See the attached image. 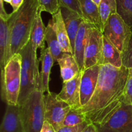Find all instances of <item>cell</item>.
Wrapping results in <instances>:
<instances>
[{
  "instance_id": "cell-1",
  "label": "cell",
  "mask_w": 132,
  "mask_h": 132,
  "mask_svg": "<svg viewBox=\"0 0 132 132\" xmlns=\"http://www.w3.org/2000/svg\"><path fill=\"white\" fill-rule=\"evenodd\" d=\"M130 69L101 65L96 89L90 100L80 109L95 126L105 122L125 102L124 91Z\"/></svg>"
},
{
  "instance_id": "cell-2",
  "label": "cell",
  "mask_w": 132,
  "mask_h": 132,
  "mask_svg": "<svg viewBox=\"0 0 132 132\" xmlns=\"http://www.w3.org/2000/svg\"><path fill=\"white\" fill-rule=\"evenodd\" d=\"M40 7L39 0H24L20 9L10 13V58L30 41V33Z\"/></svg>"
},
{
  "instance_id": "cell-3",
  "label": "cell",
  "mask_w": 132,
  "mask_h": 132,
  "mask_svg": "<svg viewBox=\"0 0 132 132\" xmlns=\"http://www.w3.org/2000/svg\"><path fill=\"white\" fill-rule=\"evenodd\" d=\"M43 93L41 85L19 106L24 132H39L41 130L45 120Z\"/></svg>"
},
{
  "instance_id": "cell-4",
  "label": "cell",
  "mask_w": 132,
  "mask_h": 132,
  "mask_svg": "<svg viewBox=\"0 0 132 132\" xmlns=\"http://www.w3.org/2000/svg\"><path fill=\"white\" fill-rule=\"evenodd\" d=\"M22 56L21 80L18 103L21 105L31 93L41 85V76L39 71V62H35L32 56L30 41L19 52Z\"/></svg>"
},
{
  "instance_id": "cell-5",
  "label": "cell",
  "mask_w": 132,
  "mask_h": 132,
  "mask_svg": "<svg viewBox=\"0 0 132 132\" xmlns=\"http://www.w3.org/2000/svg\"><path fill=\"white\" fill-rule=\"evenodd\" d=\"M22 56L14 54L5 66L1 75V98L7 105H18L21 89Z\"/></svg>"
},
{
  "instance_id": "cell-6",
  "label": "cell",
  "mask_w": 132,
  "mask_h": 132,
  "mask_svg": "<svg viewBox=\"0 0 132 132\" xmlns=\"http://www.w3.org/2000/svg\"><path fill=\"white\" fill-rule=\"evenodd\" d=\"M131 29L117 13L108 18L103 29V34L119 50L122 56L127 50Z\"/></svg>"
},
{
  "instance_id": "cell-7",
  "label": "cell",
  "mask_w": 132,
  "mask_h": 132,
  "mask_svg": "<svg viewBox=\"0 0 132 132\" xmlns=\"http://www.w3.org/2000/svg\"><path fill=\"white\" fill-rule=\"evenodd\" d=\"M95 126L97 132H132V104L124 102L105 122Z\"/></svg>"
},
{
  "instance_id": "cell-8",
  "label": "cell",
  "mask_w": 132,
  "mask_h": 132,
  "mask_svg": "<svg viewBox=\"0 0 132 132\" xmlns=\"http://www.w3.org/2000/svg\"><path fill=\"white\" fill-rule=\"evenodd\" d=\"M44 103L45 120L49 122L57 131L63 126L64 118L72 107L59 98L58 94L50 91L44 96Z\"/></svg>"
},
{
  "instance_id": "cell-9",
  "label": "cell",
  "mask_w": 132,
  "mask_h": 132,
  "mask_svg": "<svg viewBox=\"0 0 132 132\" xmlns=\"http://www.w3.org/2000/svg\"><path fill=\"white\" fill-rule=\"evenodd\" d=\"M103 47V33L94 27L91 29L84 54L82 71L95 65H100Z\"/></svg>"
},
{
  "instance_id": "cell-10",
  "label": "cell",
  "mask_w": 132,
  "mask_h": 132,
  "mask_svg": "<svg viewBox=\"0 0 132 132\" xmlns=\"http://www.w3.org/2000/svg\"><path fill=\"white\" fill-rule=\"evenodd\" d=\"M100 67V65H95L82 71L80 84L81 107L86 104L95 92L98 82Z\"/></svg>"
},
{
  "instance_id": "cell-11",
  "label": "cell",
  "mask_w": 132,
  "mask_h": 132,
  "mask_svg": "<svg viewBox=\"0 0 132 132\" xmlns=\"http://www.w3.org/2000/svg\"><path fill=\"white\" fill-rule=\"evenodd\" d=\"M82 71H80L74 78L63 82V88L58 97L68 103L72 108L79 109L81 107L80 100V84H81Z\"/></svg>"
},
{
  "instance_id": "cell-12",
  "label": "cell",
  "mask_w": 132,
  "mask_h": 132,
  "mask_svg": "<svg viewBox=\"0 0 132 132\" xmlns=\"http://www.w3.org/2000/svg\"><path fill=\"white\" fill-rule=\"evenodd\" d=\"M10 14L0 15V67L3 75L5 66L10 60V32L9 18Z\"/></svg>"
},
{
  "instance_id": "cell-13",
  "label": "cell",
  "mask_w": 132,
  "mask_h": 132,
  "mask_svg": "<svg viewBox=\"0 0 132 132\" xmlns=\"http://www.w3.org/2000/svg\"><path fill=\"white\" fill-rule=\"evenodd\" d=\"M0 132H24L19 105H7Z\"/></svg>"
},
{
  "instance_id": "cell-14",
  "label": "cell",
  "mask_w": 132,
  "mask_h": 132,
  "mask_svg": "<svg viewBox=\"0 0 132 132\" xmlns=\"http://www.w3.org/2000/svg\"><path fill=\"white\" fill-rule=\"evenodd\" d=\"M42 10L40 9L37 12L36 18L35 19L32 31L30 37V41L32 47V56L35 62H39L37 56V50L38 48L43 49L45 47V32H46V27L43 22L41 18V12Z\"/></svg>"
},
{
  "instance_id": "cell-15",
  "label": "cell",
  "mask_w": 132,
  "mask_h": 132,
  "mask_svg": "<svg viewBox=\"0 0 132 132\" xmlns=\"http://www.w3.org/2000/svg\"><path fill=\"white\" fill-rule=\"evenodd\" d=\"M95 26L85 21L81 24L77 33L74 43L73 56L78 63L81 71H82L84 63V54L86 44L88 41L90 32L92 28Z\"/></svg>"
},
{
  "instance_id": "cell-16",
  "label": "cell",
  "mask_w": 132,
  "mask_h": 132,
  "mask_svg": "<svg viewBox=\"0 0 132 132\" xmlns=\"http://www.w3.org/2000/svg\"><path fill=\"white\" fill-rule=\"evenodd\" d=\"M60 11L69 36L72 50H74V43L77 33L84 19L80 14L66 7H60Z\"/></svg>"
},
{
  "instance_id": "cell-17",
  "label": "cell",
  "mask_w": 132,
  "mask_h": 132,
  "mask_svg": "<svg viewBox=\"0 0 132 132\" xmlns=\"http://www.w3.org/2000/svg\"><path fill=\"white\" fill-rule=\"evenodd\" d=\"M84 20L94 25L97 28L103 32V25L99 13V6L92 0H78Z\"/></svg>"
},
{
  "instance_id": "cell-18",
  "label": "cell",
  "mask_w": 132,
  "mask_h": 132,
  "mask_svg": "<svg viewBox=\"0 0 132 132\" xmlns=\"http://www.w3.org/2000/svg\"><path fill=\"white\" fill-rule=\"evenodd\" d=\"M110 64L121 68L122 64V53L103 34V47L101 65Z\"/></svg>"
},
{
  "instance_id": "cell-19",
  "label": "cell",
  "mask_w": 132,
  "mask_h": 132,
  "mask_svg": "<svg viewBox=\"0 0 132 132\" xmlns=\"http://www.w3.org/2000/svg\"><path fill=\"white\" fill-rule=\"evenodd\" d=\"M57 63L60 67L61 76L63 82L74 78L81 71L74 56L70 53H64Z\"/></svg>"
},
{
  "instance_id": "cell-20",
  "label": "cell",
  "mask_w": 132,
  "mask_h": 132,
  "mask_svg": "<svg viewBox=\"0 0 132 132\" xmlns=\"http://www.w3.org/2000/svg\"><path fill=\"white\" fill-rule=\"evenodd\" d=\"M39 60L41 62V71H40L41 87L43 93L45 92L49 93L50 75L51 72L52 67L55 62L48 47H45L41 49V56H40Z\"/></svg>"
},
{
  "instance_id": "cell-21",
  "label": "cell",
  "mask_w": 132,
  "mask_h": 132,
  "mask_svg": "<svg viewBox=\"0 0 132 132\" xmlns=\"http://www.w3.org/2000/svg\"><path fill=\"white\" fill-rule=\"evenodd\" d=\"M52 19L58 41L60 43L63 52L70 53L73 55V52L71 46L69 36H68L60 9L56 14L52 15Z\"/></svg>"
},
{
  "instance_id": "cell-22",
  "label": "cell",
  "mask_w": 132,
  "mask_h": 132,
  "mask_svg": "<svg viewBox=\"0 0 132 132\" xmlns=\"http://www.w3.org/2000/svg\"><path fill=\"white\" fill-rule=\"evenodd\" d=\"M45 41L47 43L48 48L54 58V62H57V61L63 56L64 52H63L58 41L52 18L49 20L48 23L46 27Z\"/></svg>"
},
{
  "instance_id": "cell-23",
  "label": "cell",
  "mask_w": 132,
  "mask_h": 132,
  "mask_svg": "<svg viewBox=\"0 0 132 132\" xmlns=\"http://www.w3.org/2000/svg\"><path fill=\"white\" fill-rule=\"evenodd\" d=\"M117 13L132 31V0H116Z\"/></svg>"
},
{
  "instance_id": "cell-24",
  "label": "cell",
  "mask_w": 132,
  "mask_h": 132,
  "mask_svg": "<svg viewBox=\"0 0 132 132\" xmlns=\"http://www.w3.org/2000/svg\"><path fill=\"white\" fill-rule=\"evenodd\" d=\"M99 10L104 29L108 18L112 14L117 13L116 0H101L99 5Z\"/></svg>"
},
{
  "instance_id": "cell-25",
  "label": "cell",
  "mask_w": 132,
  "mask_h": 132,
  "mask_svg": "<svg viewBox=\"0 0 132 132\" xmlns=\"http://www.w3.org/2000/svg\"><path fill=\"white\" fill-rule=\"evenodd\" d=\"M86 121H88L86 116L80 108H71L64 118L63 126H74Z\"/></svg>"
},
{
  "instance_id": "cell-26",
  "label": "cell",
  "mask_w": 132,
  "mask_h": 132,
  "mask_svg": "<svg viewBox=\"0 0 132 132\" xmlns=\"http://www.w3.org/2000/svg\"><path fill=\"white\" fill-rule=\"evenodd\" d=\"M40 9L43 12H46L52 16L56 14L59 10L58 0H39Z\"/></svg>"
},
{
  "instance_id": "cell-27",
  "label": "cell",
  "mask_w": 132,
  "mask_h": 132,
  "mask_svg": "<svg viewBox=\"0 0 132 132\" xmlns=\"http://www.w3.org/2000/svg\"><path fill=\"white\" fill-rule=\"evenodd\" d=\"M125 102L129 104H132V71L130 69L129 75L124 91Z\"/></svg>"
},
{
  "instance_id": "cell-28",
  "label": "cell",
  "mask_w": 132,
  "mask_h": 132,
  "mask_svg": "<svg viewBox=\"0 0 132 132\" xmlns=\"http://www.w3.org/2000/svg\"><path fill=\"white\" fill-rule=\"evenodd\" d=\"M59 7H66L78 13L82 16L78 0H58Z\"/></svg>"
},
{
  "instance_id": "cell-29",
  "label": "cell",
  "mask_w": 132,
  "mask_h": 132,
  "mask_svg": "<svg viewBox=\"0 0 132 132\" xmlns=\"http://www.w3.org/2000/svg\"><path fill=\"white\" fill-rule=\"evenodd\" d=\"M122 64L128 69L132 67V32L127 50L122 54Z\"/></svg>"
},
{
  "instance_id": "cell-30",
  "label": "cell",
  "mask_w": 132,
  "mask_h": 132,
  "mask_svg": "<svg viewBox=\"0 0 132 132\" xmlns=\"http://www.w3.org/2000/svg\"><path fill=\"white\" fill-rule=\"evenodd\" d=\"M90 122L86 121L74 126H62L57 132H82V131L90 124Z\"/></svg>"
},
{
  "instance_id": "cell-31",
  "label": "cell",
  "mask_w": 132,
  "mask_h": 132,
  "mask_svg": "<svg viewBox=\"0 0 132 132\" xmlns=\"http://www.w3.org/2000/svg\"><path fill=\"white\" fill-rule=\"evenodd\" d=\"M39 132H57L54 127L47 120H45Z\"/></svg>"
},
{
  "instance_id": "cell-32",
  "label": "cell",
  "mask_w": 132,
  "mask_h": 132,
  "mask_svg": "<svg viewBox=\"0 0 132 132\" xmlns=\"http://www.w3.org/2000/svg\"><path fill=\"white\" fill-rule=\"evenodd\" d=\"M24 0H12L10 5L13 9V12H16L23 5Z\"/></svg>"
},
{
  "instance_id": "cell-33",
  "label": "cell",
  "mask_w": 132,
  "mask_h": 132,
  "mask_svg": "<svg viewBox=\"0 0 132 132\" xmlns=\"http://www.w3.org/2000/svg\"><path fill=\"white\" fill-rule=\"evenodd\" d=\"M82 132H97L96 126L92 123H90L83 130Z\"/></svg>"
},
{
  "instance_id": "cell-34",
  "label": "cell",
  "mask_w": 132,
  "mask_h": 132,
  "mask_svg": "<svg viewBox=\"0 0 132 132\" xmlns=\"http://www.w3.org/2000/svg\"><path fill=\"white\" fill-rule=\"evenodd\" d=\"M93 1H94V3H95V4H96V5H97L98 6H99V4H100V3H101V0H92Z\"/></svg>"
},
{
  "instance_id": "cell-35",
  "label": "cell",
  "mask_w": 132,
  "mask_h": 132,
  "mask_svg": "<svg viewBox=\"0 0 132 132\" xmlns=\"http://www.w3.org/2000/svg\"><path fill=\"white\" fill-rule=\"evenodd\" d=\"M11 1H12V0H3L4 2L7 3H9V4H10V3H11Z\"/></svg>"
},
{
  "instance_id": "cell-36",
  "label": "cell",
  "mask_w": 132,
  "mask_h": 132,
  "mask_svg": "<svg viewBox=\"0 0 132 132\" xmlns=\"http://www.w3.org/2000/svg\"><path fill=\"white\" fill-rule=\"evenodd\" d=\"M131 71H132V67H131Z\"/></svg>"
}]
</instances>
